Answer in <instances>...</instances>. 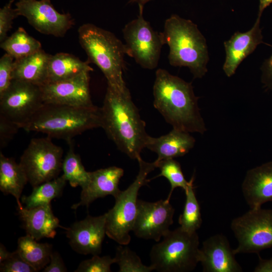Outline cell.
I'll return each instance as SVG.
<instances>
[{
	"label": "cell",
	"mask_w": 272,
	"mask_h": 272,
	"mask_svg": "<svg viewBox=\"0 0 272 272\" xmlns=\"http://www.w3.org/2000/svg\"><path fill=\"white\" fill-rule=\"evenodd\" d=\"M106 214L84 220L64 228L72 249L81 254L99 255L106 233Z\"/></svg>",
	"instance_id": "obj_15"
},
{
	"label": "cell",
	"mask_w": 272,
	"mask_h": 272,
	"mask_svg": "<svg viewBox=\"0 0 272 272\" xmlns=\"http://www.w3.org/2000/svg\"><path fill=\"white\" fill-rule=\"evenodd\" d=\"M195 139L189 132L173 128L166 134L158 138L149 136L146 148L156 153L157 162L174 159L187 154L194 147Z\"/></svg>",
	"instance_id": "obj_21"
},
{
	"label": "cell",
	"mask_w": 272,
	"mask_h": 272,
	"mask_svg": "<svg viewBox=\"0 0 272 272\" xmlns=\"http://www.w3.org/2000/svg\"><path fill=\"white\" fill-rule=\"evenodd\" d=\"M14 60V58L7 53L0 59V95L8 89L13 80Z\"/></svg>",
	"instance_id": "obj_35"
},
{
	"label": "cell",
	"mask_w": 272,
	"mask_h": 272,
	"mask_svg": "<svg viewBox=\"0 0 272 272\" xmlns=\"http://www.w3.org/2000/svg\"><path fill=\"white\" fill-rule=\"evenodd\" d=\"M0 46L14 59L25 57L42 49L40 42L22 27H19L1 42Z\"/></svg>",
	"instance_id": "obj_26"
},
{
	"label": "cell",
	"mask_w": 272,
	"mask_h": 272,
	"mask_svg": "<svg viewBox=\"0 0 272 272\" xmlns=\"http://www.w3.org/2000/svg\"><path fill=\"white\" fill-rule=\"evenodd\" d=\"M69 150L63 159L62 175L73 187L85 188L89 183L90 172L87 171L82 163L80 155L75 153L72 140L68 142Z\"/></svg>",
	"instance_id": "obj_28"
},
{
	"label": "cell",
	"mask_w": 272,
	"mask_h": 272,
	"mask_svg": "<svg viewBox=\"0 0 272 272\" xmlns=\"http://www.w3.org/2000/svg\"><path fill=\"white\" fill-rule=\"evenodd\" d=\"M66 182L62 175L45 182L33 187L29 195H23L21 201L25 205L24 207L28 209L50 203L52 199L62 194Z\"/></svg>",
	"instance_id": "obj_27"
},
{
	"label": "cell",
	"mask_w": 272,
	"mask_h": 272,
	"mask_svg": "<svg viewBox=\"0 0 272 272\" xmlns=\"http://www.w3.org/2000/svg\"><path fill=\"white\" fill-rule=\"evenodd\" d=\"M15 0H10L0 9V42H3L8 36V32L11 29L13 20L18 16L15 9L12 8Z\"/></svg>",
	"instance_id": "obj_34"
},
{
	"label": "cell",
	"mask_w": 272,
	"mask_h": 272,
	"mask_svg": "<svg viewBox=\"0 0 272 272\" xmlns=\"http://www.w3.org/2000/svg\"><path fill=\"white\" fill-rule=\"evenodd\" d=\"M15 6L18 16L25 17L29 24L43 34L63 37L75 24L70 13L58 12L50 0H19Z\"/></svg>",
	"instance_id": "obj_12"
},
{
	"label": "cell",
	"mask_w": 272,
	"mask_h": 272,
	"mask_svg": "<svg viewBox=\"0 0 272 272\" xmlns=\"http://www.w3.org/2000/svg\"><path fill=\"white\" fill-rule=\"evenodd\" d=\"M139 8L137 18L127 23L122 30L127 54L144 69L153 70L158 64L162 46V32L155 31L143 16Z\"/></svg>",
	"instance_id": "obj_10"
},
{
	"label": "cell",
	"mask_w": 272,
	"mask_h": 272,
	"mask_svg": "<svg viewBox=\"0 0 272 272\" xmlns=\"http://www.w3.org/2000/svg\"><path fill=\"white\" fill-rule=\"evenodd\" d=\"M261 81L272 91V54L266 59L262 67Z\"/></svg>",
	"instance_id": "obj_38"
},
{
	"label": "cell",
	"mask_w": 272,
	"mask_h": 272,
	"mask_svg": "<svg viewBox=\"0 0 272 272\" xmlns=\"http://www.w3.org/2000/svg\"><path fill=\"white\" fill-rule=\"evenodd\" d=\"M115 263V258L108 255H93L90 259L82 261L75 272H110L111 265Z\"/></svg>",
	"instance_id": "obj_32"
},
{
	"label": "cell",
	"mask_w": 272,
	"mask_h": 272,
	"mask_svg": "<svg viewBox=\"0 0 272 272\" xmlns=\"http://www.w3.org/2000/svg\"><path fill=\"white\" fill-rule=\"evenodd\" d=\"M52 247L49 243L37 242L27 234L18 239L17 250L21 257L38 271L43 269L49 263Z\"/></svg>",
	"instance_id": "obj_25"
},
{
	"label": "cell",
	"mask_w": 272,
	"mask_h": 272,
	"mask_svg": "<svg viewBox=\"0 0 272 272\" xmlns=\"http://www.w3.org/2000/svg\"><path fill=\"white\" fill-rule=\"evenodd\" d=\"M0 263V271L1 272L36 271L21 257L17 250L11 252L9 257Z\"/></svg>",
	"instance_id": "obj_33"
},
{
	"label": "cell",
	"mask_w": 272,
	"mask_h": 272,
	"mask_svg": "<svg viewBox=\"0 0 272 272\" xmlns=\"http://www.w3.org/2000/svg\"><path fill=\"white\" fill-rule=\"evenodd\" d=\"M101 126V108L95 105L77 107L44 103L20 128L68 142L85 131Z\"/></svg>",
	"instance_id": "obj_3"
},
{
	"label": "cell",
	"mask_w": 272,
	"mask_h": 272,
	"mask_svg": "<svg viewBox=\"0 0 272 272\" xmlns=\"http://www.w3.org/2000/svg\"><path fill=\"white\" fill-rule=\"evenodd\" d=\"M260 20V16H258L250 30L244 33L236 32L224 42L226 59L223 69L228 77L233 76L243 59L263 42Z\"/></svg>",
	"instance_id": "obj_17"
},
{
	"label": "cell",
	"mask_w": 272,
	"mask_h": 272,
	"mask_svg": "<svg viewBox=\"0 0 272 272\" xmlns=\"http://www.w3.org/2000/svg\"><path fill=\"white\" fill-rule=\"evenodd\" d=\"M123 174V169L116 166L90 172V180L82 190L80 201L71 208L76 210L80 206L88 207L96 199L109 195L115 198L121 191L118 186Z\"/></svg>",
	"instance_id": "obj_18"
},
{
	"label": "cell",
	"mask_w": 272,
	"mask_h": 272,
	"mask_svg": "<svg viewBox=\"0 0 272 272\" xmlns=\"http://www.w3.org/2000/svg\"><path fill=\"white\" fill-rule=\"evenodd\" d=\"M49 137L31 140L19 164L33 187L58 177L62 170L63 149Z\"/></svg>",
	"instance_id": "obj_8"
},
{
	"label": "cell",
	"mask_w": 272,
	"mask_h": 272,
	"mask_svg": "<svg viewBox=\"0 0 272 272\" xmlns=\"http://www.w3.org/2000/svg\"><path fill=\"white\" fill-rule=\"evenodd\" d=\"M19 216L23 222L27 234L38 241L42 238H54L56 229L65 228L59 225L52 212L50 203L32 208H18Z\"/></svg>",
	"instance_id": "obj_20"
},
{
	"label": "cell",
	"mask_w": 272,
	"mask_h": 272,
	"mask_svg": "<svg viewBox=\"0 0 272 272\" xmlns=\"http://www.w3.org/2000/svg\"><path fill=\"white\" fill-rule=\"evenodd\" d=\"M231 229L238 245L233 249L239 253H257L272 247V210L250 209L233 219Z\"/></svg>",
	"instance_id": "obj_9"
},
{
	"label": "cell",
	"mask_w": 272,
	"mask_h": 272,
	"mask_svg": "<svg viewBox=\"0 0 272 272\" xmlns=\"http://www.w3.org/2000/svg\"><path fill=\"white\" fill-rule=\"evenodd\" d=\"M175 209L167 199L155 202L138 199L132 231L139 238L159 242L173 223Z\"/></svg>",
	"instance_id": "obj_13"
},
{
	"label": "cell",
	"mask_w": 272,
	"mask_h": 272,
	"mask_svg": "<svg viewBox=\"0 0 272 272\" xmlns=\"http://www.w3.org/2000/svg\"><path fill=\"white\" fill-rule=\"evenodd\" d=\"M44 104L40 86L13 80L8 89L0 95V114L20 128Z\"/></svg>",
	"instance_id": "obj_11"
},
{
	"label": "cell",
	"mask_w": 272,
	"mask_h": 272,
	"mask_svg": "<svg viewBox=\"0 0 272 272\" xmlns=\"http://www.w3.org/2000/svg\"><path fill=\"white\" fill-rule=\"evenodd\" d=\"M89 72L73 78L46 83L40 86L45 104L91 107L93 104L89 87Z\"/></svg>",
	"instance_id": "obj_14"
},
{
	"label": "cell",
	"mask_w": 272,
	"mask_h": 272,
	"mask_svg": "<svg viewBox=\"0 0 272 272\" xmlns=\"http://www.w3.org/2000/svg\"><path fill=\"white\" fill-rule=\"evenodd\" d=\"M11 252H9L3 244L1 243L0 246V263L8 258Z\"/></svg>",
	"instance_id": "obj_40"
},
{
	"label": "cell",
	"mask_w": 272,
	"mask_h": 272,
	"mask_svg": "<svg viewBox=\"0 0 272 272\" xmlns=\"http://www.w3.org/2000/svg\"><path fill=\"white\" fill-rule=\"evenodd\" d=\"M44 272H65L67 268L60 254L56 251L52 252L49 263L44 268Z\"/></svg>",
	"instance_id": "obj_37"
},
{
	"label": "cell",
	"mask_w": 272,
	"mask_h": 272,
	"mask_svg": "<svg viewBox=\"0 0 272 272\" xmlns=\"http://www.w3.org/2000/svg\"><path fill=\"white\" fill-rule=\"evenodd\" d=\"M93 71L88 62L82 61L72 54L60 52L51 54L45 84L70 79Z\"/></svg>",
	"instance_id": "obj_23"
},
{
	"label": "cell",
	"mask_w": 272,
	"mask_h": 272,
	"mask_svg": "<svg viewBox=\"0 0 272 272\" xmlns=\"http://www.w3.org/2000/svg\"><path fill=\"white\" fill-rule=\"evenodd\" d=\"M164 44L169 47L170 65L187 67L194 78H201L207 73L209 54L206 40L190 20L172 15L165 22L162 32Z\"/></svg>",
	"instance_id": "obj_4"
},
{
	"label": "cell",
	"mask_w": 272,
	"mask_h": 272,
	"mask_svg": "<svg viewBox=\"0 0 272 272\" xmlns=\"http://www.w3.org/2000/svg\"><path fill=\"white\" fill-rule=\"evenodd\" d=\"M50 55L41 49L25 57L15 59L13 80L23 81L39 86L44 85Z\"/></svg>",
	"instance_id": "obj_22"
},
{
	"label": "cell",
	"mask_w": 272,
	"mask_h": 272,
	"mask_svg": "<svg viewBox=\"0 0 272 272\" xmlns=\"http://www.w3.org/2000/svg\"><path fill=\"white\" fill-rule=\"evenodd\" d=\"M154 107L173 128L203 134L204 120L190 83L158 69L153 86Z\"/></svg>",
	"instance_id": "obj_2"
},
{
	"label": "cell",
	"mask_w": 272,
	"mask_h": 272,
	"mask_svg": "<svg viewBox=\"0 0 272 272\" xmlns=\"http://www.w3.org/2000/svg\"><path fill=\"white\" fill-rule=\"evenodd\" d=\"M193 181V176L188 187L184 191L185 202L183 212L178 219L180 227L190 233L196 232L202 224L200 208L194 191Z\"/></svg>",
	"instance_id": "obj_29"
},
{
	"label": "cell",
	"mask_w": 272,
	"mask_h": 272,
	"mask_svg": "<svg viewBox=\"0 0 272 272\" xmlns=\"http://www.w3.org/2000/svg\"><path fill=\"white\" fill-rule=\"evenodd\" d=\"M78 37L89 60L100 69L107 85L118 90L126 87L122 77L127 54L125 44L112 32L91 23L79 28Z\"/></svg>",
	"instance_id": "obj_5"
},
{
	"label": "cell",
	"mask_w": 272,
	"mask_h": 272,
	"mask_svg": "<svg viewBox=\"0 0 272 272\" xmlns=\"http://www.w3.org/2000/svg\"><path fill=\"white\" fill-rule=\"evenodd\" d=\"M139 170L135 180L115 197L114 206L106 213V233L119 245H127L131 240L130 232L137 213L138 195L140 189L148 182L147 177L157 168L155 161L149 163L141 157L137 159Z\"/></svg>",
	"instance_id": "obj_7"
},
{
	"label": "cell",
	"mask_w": 272,
	"mask_h": 272,
	"mask_svg": "<svg viewBox=\"0 0 272 272\" xmlns=\"http://www.w3.org/2000/svg\"><path fill=\"white\" fill-rule=\"evenodd\" d=\"M153 0H130L131 2L136 3L138 4L139 8H143L144 5L148 2Z\"/></svg>",
	"instance_id": "obj_42"
},
{
	"label": "cell",
	"mask_w": 272,
	"mask_h": 272,
	"mask_svg": "<svg viewBox=\"0 0 272 272\" xmlns=\"http://www.w3.org/2000/svg\"><path fill=\"white\" fill-rule=\"evenodd\" d=\"M233 249L225 236L217 234L207 239L200 249L199 262L204 272H241Z\"/></svg>",
	"instance_id": "obj_16"
},
{
	"label": "cell",
	"mask_w": 272,
	"mask_h": 272,
	"mask_svg": "<svg viewBox=\"0 0 272 272\" xmlns=\"http://www.w3.org/2000/svg\"><path fill=\"white\" fill-rule=\"evenodd\" d=\"M271 3L272 0H259V11L258 16H261L263 10L267 7Z\"/></svg>",
	"instance_id": "obj_41"
},
{
	"label": "cell",
	"mask_w": 272,
	"mask_h": 272,
	"mask_svg": "<svg viewBox=\"0 0 272 272\" xmlns=\"http://www.w3.org/2000/svg\"><path fill=\"white\" fill-rule=\"evenodd\" d=\"M254 272H272V257L263 259L259 256V261L254 269Z\"/></svg>",
	"instance_id": "obj_39"
},
{
	"label": "cell",
	"mask_w": 272,
	"mask_h": 272,
	"mask_svg": "<svg viewBox=\"0 0 272 272\" xmlns=\"http://www.w3.org/2000/svg\"><path fill=\"white\" fill-rule=\"evenodd\" d=\"M246 202L250 209L272 201V161L248 170L241 185Z\"/></svg>",
	"instance_id": "obj_19"
},
{
	"label": "cell",
	"mask_w": 272,
	"mask_h": 272,
	"mask_svg": "<svg viewBox=\"0 0 272 272\" xmlns=\"http://www.w3.org/2000/svg\"><path fill=\"white\" fill-rule=\"evenodd\" d=\"M101 110V128L108 137L121 152L137 160L149 135L127 87L118 90L107 85Z\"/></svg>",
	"instance_id": "obj_1"
},
{
	"label": "cell",
	"mask_w": 272,
	"mask_h": 272,
	"mask_svg": "<svg viewBox=\"0 0 272 272\" xmlns=\"http://www.w3.org/2000/svg\"><path fill=\"white\" fill-rule=\"evenodd\" d=\"M19 125L0 114V148L4 149L18 132Z\"/></svg>",
	"instance_id": "obj_36"
},
{
	"label": "cell",
	"mask_w": 272,
	"mask_h": 272,
	"mask_svg": "<svg viewBox=\"0 0 272 272\" xmlns=\"http://www.w3.org/2000/svg\"><path fill=\"white\" fill-rule=\"evenodd\" d=\"M157 168L160 173L156 177L163 176L169 182L171 185L170 191L167 199L170 200L172 192L175 188L181 187L184 191L187 188L190 180L188 181L185 178L180 163L174 159L162 160L157 162Z\"/></svg>",
	"instance_id": "obj_30"
},
{
	"label": "cell",
	"mask_w": 272,
	"mask_h": 272,
	"mask_svg": "<svg viewBox=\"0 0 272 272\" xmlns=\"http://www.w3.org/2000/svg\"><path fill=\"white\" fill-rule=\"evenodd\" d=\"M28 182L22 166L11 158L0 153V190L5 194H11L16 198L18 208H21L20 198L25 185Z\"/></svg>",
	"instance_id": "obj_24"
},
{
	"label": "cell",
	"mask_w": 272,
	"mask_h": 272,
	"mask_svg": "<svg viewBox=\"0 0 272 272\" xmlns=\"http://www.w3.org/2000/svg\"><path fill=\"white\" fill-rule=\"evenodd\" d=\"M114 258L119 272H150L154 270L151 265L144 264L136 253L126 245H119L117 247Z\"/></svg>",
	"instance_id": "obj_31"
},
{
	"label": "cell",
	"mask_w": 272,
	"mask_h": 272,
	"mask_svg": "<svg viewBox=\"0 0 272 272\" xmlns=\"http://www.w3.org/2000/svg\"><path fill=\"white\" fill-rule=\"evenodd\" d=\"M163 240L154 245L150 254L151 265L159 272H188L199 262V237L180 227L170 230Z\"/></svg>",
	"instance_id": "obj_6"
}]
</instances>
